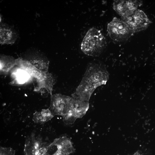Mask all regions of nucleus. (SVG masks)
<instances>
[{"label":"nucleus","instance_id":"nucleus-1","mask_svg":"<svg viewBox=\"0 0 155 155\" xmlns=\"http://www.w3.org/2000/svg\"><path fill=\"white\" fill-rule=\"evenodd\" d=\"M109 75L102 65L95 63L90 64L73 93L84 100L89 102L95 90L98 87L106 84Z\"/></svg>","mask_w":155,"mask_h":155},{"label":"nucleus","instance_id":"nucleus-2","mask_svg":"<svg viewBox=\"0 0 155 155\" xmlns=\"http://www.w3.org/2000/svg\"><path fill=\"white\" fill-rule=\"evenodd\" d=\"M105 37L99 30L93 27L88 31L82 42L81 49L85 54L96 56L105 48Z\"/></svg>","mask_w":155,"mask_h":155},{"label":"nucleus","instance_id":"nucleus-3","mask_svg":"<svg viewBox=\"0 0 155 155\" xmlns=\"http://www.w3.org/2000/svg\"><path fill=\"white\" fill-rule=\"evenodd\" d=\"M75 152L71 140L66 136L54 139L49 144H43L34 155H69Z\"/></svg>","mask_w":155,"mask_h":155},{"label":"nucleus","instance_id":"nucleus-4","mask_svg":"<svg viewBox=\"0 0 155 155\" xmlns=\"http://www.w3.org/2000/svg\"><path fill=\"white\" fill-rule=\"evenodd\" d=\"M107 31L110 38L117 42L126 40L134 33L123 21L116 17L108 24Z\"/></svg>","mask_w":155,"mask_h":155},{"label":"nucleus","instance_id":"nucleus-5","mask_svg":"<svg viewBox=\"0 0 155 155\" xmlns=\"http://www.w3.org/2000/svg\"><path fill=\"white\" fill-rule=\"evenodd\" d=\"M89 107V102L72 94L69 111L67 116L63 118L64 122L68 124L73 123L77 119L81 118L86 114Z\"/></svg>","mask_w":155,"mask_h":155},{"label":"nucleus","instance_id":"nucleus-6","mask_svg":"<svg viewBox=\"0 0 155 155\" xmlns=\"http://www.w3.org/2000/svg\"><path fill=\"white\" fill-rule=\"evenodd\" d=\"M15 61L16 65L36 79L39 88H42L46 86L53 77L51 73L40 70L23 59L18 58L15 59Z\"/></svg>","mask_w":155,"mask_h":155},{"label":"nucleus","instance_id":"nucleus-7","mask_svg":"<svg viewBox=\"0 0 155 155\" xmlns=\"http://www.w3.org/2000/svg\"><path fill=\"white\" fill-rule=\"evenodd\" d=\"M121 19L134 33L146 29L151 23L145 13L138 9Z\"/></svg>","mask_w":155,"mask_h":155},{"label":"nucleus","instance_id":"nucleus-8","mask_svg":"<svg viewBox=\"0 0 155 155\" xmlns=\"http://www.w3.org/2000/svg\"><path fill=\"white\" fill-rule=\"evenodd\" d=\"M71 97L60 94L52 95L49 109L55 115L61 116L63 118L68 114L70 109Z\"/></svg>","mask_w":155,"mask_h":155},{"label":"nucleus","instance_id":"nucleus-9","mask_svg":"<svg viewBox=\"0 0 155 155\" xmlns=\"http://www.w3.org/2000/svg\"><path fill=\"white\" fill-rule=\"evenodd\" d=\"M142 4V1L140 0H115L113 8L121 18H123L131 14Z\"/></svg>","mask_w":155,"mask_h":155},{"label":"nucleus","instance_id":"nucleus-10","mask_svg":"<svg viewBox=\"0 0 155 155\" xmlns=\"http://www.w3.org/2000/svg\"><path fill=\"white\" fill-rule=\"evenodd\" d=\"M24 59L29 62L37 69L47 72L49 61L44 55L38 51L29 53Z\"/></svg>","mask_w":155,"mask_h":155},{"label":"nucleus","instance_id":"nucleus-11","mask_svg":"<svg viewBox=\"0 0 155 155\" xmlns=\"http://www.w3.org/2000/svg\"><path fill=\"white\" fill-rule=\"evenodd\" d=\"M17 38V33L12 27L6 24L1 23L0 43L1 45L13 44Z\"/></svg>","mask_w":155,"mask_h":155},{"label":"nucleus","instance_id":"nucleus-12","mask_svg":"<svg viewBox=\"0 0 155 155\" xmlns=\"http://www.w3.org/2000/svg\"><path fill=\"white\" fill-rule=\"evenodd\" d=\"M54 116L49 108L42 109L34 113L32 120L35 123L43 124L50 120Z\"/></svg>","mask_w":155,"mask_h":155},{"label":"nucleus","instance_id":"nucleus-13","mask_svg":"<svg viewBox=\"0 0 155 155\" xmlns=\"http://www.w3.org/2000/svg\"><path fill=\"white\" fill-rule=\"evenodd\" d=\"M15 59L10 56L2 55L0 56V72L7 73L16 65Z\"/></svg>","mask_w":155,"mask_h":155},{"label":"nucleus","instance_id":"nucleus-14","mask_svg":"<svg viewBox=\"0 0 155 155\" xmlns=\"http://www.w3.org/2000/svg\"><path fill=\"white\" fill-rule=\"evenodd\" d=\"M19 68L16 73V81L19 84L24 83L28 79L29 75L24 70Z\"/></svg>","mask_w":155,"mask_h":155},{"label":"nucleus","instance_id":"nucleus-15","mask_svg":"<svg viewBox=\"0 0 155 155\" xmlns=\"http://www.w3.org/2000/svg\"><path fill=\"white\" fill-rule=\"evenodd\" d=\"M15 150L10 147H0V155H15Z\"/></svg>","mask_w":155,"mask_h":155},{"label":"nucleus","instance_id":"nucleus-16","mask_svg":"<svg viewBox=\"0 0 155 155\" xmlns=\"http://www.w3.org/2000/svg\"><path fill=\"white\" fill-rule=\"evenodd\" d=\"M133 155H142L140 152L137 151Z\"/></svg>","mask_w":155,"mask_h":155}]
</instances>
